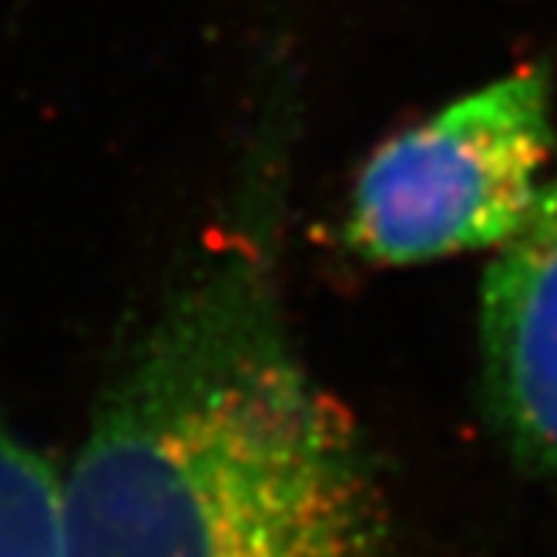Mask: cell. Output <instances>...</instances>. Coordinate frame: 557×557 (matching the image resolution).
<instances>
[{
	"label": "cell",
	"instance_id": "1",
	"mask_svg": "<svg viewBox=\"0 0 557 557\" xmlns=\"http://www.w3.org/2000/svg\"><path fill=\"white\" fill-rule=\"evenodd\" d=\"M283 195L286 135L265 117L228 228L138 333L61 467L67 557H393L363 433L286 323Z\"/></svg>",
	"mask_w": 557,
	"mask_h": 557
},
{
	"label": "cell",
	"instance_id": "2",
	"mask_svg": "<svg viewBox=\"0 0 557 557\" xmlns=\"http://www.w3.org/2000/svg\"><path fill=\"white\" fill-rule=\"evenodd\" d=\"M557 151L554 82L524 64L383 141L352 182L346 243L376 265L500 249Z\"/></svg>",
	"mask_w": 557,
	"mask_h": 557
},
{
	"label": "cell",
	"instance_id": "3",
	"mask_svg": "<svg viewBox=\"0 0 557 557\" xmlns=\"http://www.w3.org/2000/svg\"><path fill=\"white\" fill-rule=\"evenodd\" d=\"M481 289L484 410L507 454L557 476V172Z\"/></svg>",
	"mask_w": 557,
	"mask_h": 557
},
{
	"label": "cell",
	"instance_id": "4",
	"mask_svg": "<svg viewBox=\"0 0 557 557\" xmlns=\"http://www.w3.org/2000/svg\"><path fill=\"white\" fill-rule=\"evenodd\" d=\"M0 557H67L61 463L0 413Z\"/></svg>",
	"mask_w": 557,
	"mask_h": 557
}]
</instances>
